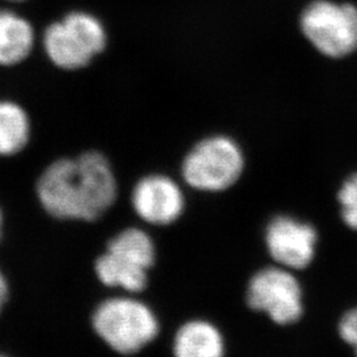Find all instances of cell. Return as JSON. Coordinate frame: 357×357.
<instances>
[{"instance_id":"6da1fadb","label":"cell","mask_w":357,"mask_h":357,"mask_svg":"<svg viewBox=\"0 0 357 357\" xmlns=\"http://www.w3.org/2000/svg\"><path fill=\"white\" fill-rule=\"evenodd\" d=\"M38 203L57 220L97 221L114 205L118 183L109 159L100 151L53 162L38 178Z\"/></svg>"},{"instance_id":"7a4b0ae2","label":"cell","mask_w":357,"mask_h":357,"mask_svg":"<svg viewBox=\"0 0 357 357\" xmlns=\"http://www.w3.org/2000/svg\"><path fill=\"white\" fill-rule=\"evenodd\" d=\"M91 327L115 352L134 355L158 336L159 320L141 301L116 296L103 301L93 311Z\"/></svg>"},{"instance_id":"3957f363","label":"cell","mask_w":357,"mask_h":357,"mask_svg":"<svg viewBox=\"0 0 357 357\" xmlns=\"http://www.w3.org/2000/svg\"><path fill=\"white\" fill-rule=\"evenodd\" d=\"M245 153L238 142L213 134L196 142L181 162V176L196 191L222 192L243 176Z\"/></svg>"},{"instance_id":"277c9868","label":"cell","mask_w":357,"mask_h":357,"mask_svg":"<svg viewBox=\"0 0 357 357\" xmlns=\"http://www.w3.org/2000/svg\"><path fill=\"white\" fill-rule=\"evenodd\" d=\"M155 264V245L144 230L128 228L119 231L96 261L94 271L107 287L128 293L143 291L149 283V270Z\"/></svg>"},{"instance_id":"5b68a950","label":"cell","mask_w":357,"mask_h":357,"mask_svg":"<svg viewBox=\"0 0 357 357\" xmlns=\"http://www.w3.org/2000/svg\"><path fill=\"white\" fill-rule=\"evenodd\" d=\"M102 22L89 13L75 11L47 28L44 47L52 63L65 69H82L107 47Z\"/></svg>"},{"instance_id":"8992f818","label":"cell","mask_w":357,"mask_h":357,"mask_svg":"<svg viewBox=\"0 0 357 357\" xmlns=\"http://www.w3.org/2000/svg\"><path fill=\"white\" fill-rule=\"evenodd\" d=\"M303 38L330 59H342L357 50V7L349 3L314 0L299 16Z\"/></svg>"},{"instance_id":"52a82bcc","label":"cell","mask_w":357,"mask_h":357,"mask_svg":"<svg viewBox=\"0 0 357 357\" xmlns=\"http://www.w3.org/2000/svg\"><path fill=\"white\" fill-rule=\"evenodd\" d=\"M248 305L266 314L274 323L286 326L301 319L303 291L289 268H262L249 282Z\"/></svg>"},{"instance_id":"ba28073f","label":"cell","mask_w":357,"mask_h":357,"mask_svg":"<svg viewBox=\"0 0 357 357\" xmlns=\"http://www.w3.org/2000/svg\"><path fill=\"white\" fill-rule=\"evenodd\" d=\"M265 243L268 255L280 266L302 270L315 258L318 231L311 224L280 215L268 222Z\"/></svg>"},{"instance_id":"9c48e42d","label":"cell","mask_w":357,"mask_h":357,"mask_svg":"<svg viewBox=\"0 0 357 357\" xmlns=\"http://www.w3.org/2000/svg\"><path fill=\"white\" fill-rule=\"evenodd\" d=\"M131 204L143 221L165 227L183 215L185 199L174 178L151 174L138 180L131 192Z\"/></svg>"},{"instance_id":"30bf717a","label":"cell","mask_w":357,"mask_h":357,"mask_svg":"<svg viewBox=\"0 0 357 357\" xmlns=\"http://www.w3.org/2000/svg\"><path fill=\"white\" fill-rule=\"evenodd\" d=\"M174 356L224 357L225 342L211 321L191 320L184 323L175 335Z\"/></svg>"},{"instance_id":"8fae6325","label":"cell","mask_w":357,"mask_h":357,"mask_svg":"<svg viewBox=\"0 0 357 357\" xmlns=\"http://www.w3.org/2000/svg\"><path fill=\"white\" fill-rule=\"evenodd\" d=\"M33 45V31L23 17L0 11V64L13 65L24 60Z\"/></svg>"},{"instance_id":"7c38bea8","label":"cell","mask_w":357,"mask_h":357,"mask_svg":"<svg viewBox=\"0 0 357 357\" xmlns=\"http://www.w3.org/2000/svg\"><path fill=\"white\" fill-rule=\"evenodd\" d=\"M29 122L23 109L13 102H0V156H10L26 147Z\"/></svg>"},{"instance_id":"4fadbf2b","label":"cell","mask_w":357,"mask_h":357,"mask_svg":"<svg viewBox=\"0 0 357 357\" xmlns=\"http://www.w3.org/2000/svg\"><path fill=\"white\" fill-rule=\"evenodd\" d=\"M337 200L345 225L357 230V174L351 175L343 183L337 192Z\"/></svg>"},{"instance_id":"5bb4252c","label":"cell","mask_w":357,"mask_h":357,"mask_svg":"<svg viewBox=\"0 0 357 357\" xmlns=\"http://www.w3.org/2000/svg\"><path fill=\"white\" fill-rule=\"evenodd\" d=\"M339 335L347 344L354 348L357 357V307L347 311L339 321Z\"/></svg>"},{"instance_id":"9a60e30c","label":"cell","mask_w":357,"mask_h":357,"mask_svg":"<svg viewBox=\"0 0 357 357\" xmlns=\"http://www.w3.org/2000/svg\"><path fill=\"white\" fill-rule=\"evenodd\" d=\"M8 296H10V284L4 273L0 270V315L8 302Z\"/></svg>"},{"instance_id":"2e32d148","label":"cell","mask_w":357,"mask_h":357,"mask_svg":"<svg viewBox=\"0 0 357 357\" xmlns=\"http://www.w3.org/2000/svg\"><path fill=\"white\" fill-rule=\"evenodd\" d=\"M3 224H4V217H3V212L0 209V241H1V237H3Z\"/></svg>"},{"instance_id":"e0dca14e","label":"cell","mask_w":357,"mask_h":357,"mask_svg":"<svg viewBox=\"0 0 357 357\" xmlns=\"http://www.w3.org/2000/svg\"><path fill=\"white\" fill-rule=\"evenodd\" d=\"M0 357H8V356H6V355H3V354H0Z\"/></svg>"},{"instance_id":"ac0fdd59","label":"cell","mask_w":357,"mask_h":357,"mask_svg":"<svg viewBox=\"0 0 357 357\" xmlns=\"http://www.w3.org/2000/svg\"><path fill=\"white\" fill-rule=\"evenodd\" d=\"M13 1H19V0H13Z\"/></svg>"}]
</instances>
